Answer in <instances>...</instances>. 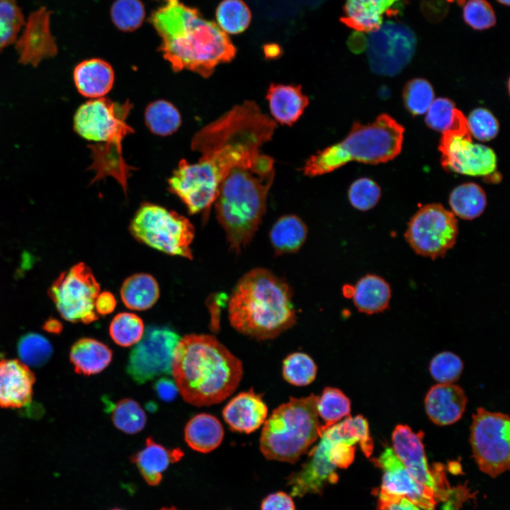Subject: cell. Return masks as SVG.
I'll use <instances>...</instances> for the list:
<instances>
[{"label":"cell","instance_id":"1","mask_svg":"<svg viewBox=\"0 0 510 510\" xmlns=\"http://www.w3.org/2000/svg\"><path fill=\"white\" fill-rule=\"evenodd\" d=\"M149 22L162 39L159 51L174 72L184 69L209 77L215 67L231 62L237 50L217 23L180 0H162Z\"/></svg>","mask_w":510,"mask_h":510},{"label":"cell","instance_id":"2","mask_svg":"<svg viewBox=\"0 0 510 510\" xmlns=\"http://www.w3.org/2000/svg\"><path fill=\"white\" fill-rule=\"evenodd\" d=\"M171 375L178 393L196 407L222 402L237 388L242 361L210 334L181 337L172 356Z\"/></svg>","mask_w":510,"mask_h":510},{"label":"cell","instance_id":"3","mask_svg":"<svg viewBox=\"0 0 510 510\" xmlns=\"http://www.w3.org/2000/svg\"><path fill=\"white\" fill-rule=\"evenodd\" d=\"M290 286L270 271L256 268L245 273L228 303L229 320L239 333L259 340L272 339L295 323Z\"/></svg>","mask_w":510,"mask_h":510},{"label":"cell","instance_id":"4","mask_svg":"<svg viewBox=\"0 0 510 510\" xmlns=\"http://www.w3.org/2000/svg\"><path fill=\"white\" fill-rule=\"evenodd\" d=\"M274 175L273 159L260 154L250 164L234 167L222 181L214 203L233 251L239 252L256 232Z\"/></svg>","mask_w":510,"mask_h":510},{"label":"cell","instance_id":"5","mask_svg":"<svg viewBox=\"0 0 510 510\" xmlns=\"http://www.w3.org/2000/svg\"><path fill=\"white\" fill-rule=\"evenodd\" d=\"M319 438L302 468L288 477V485L293 497L322 493L327 484L336 482V470L352 463L355 445L359 444L366 457L373 449L368 422L362 415L348 416L322 429Z\"/></svg>","mask_w":510,"mask_h":510},{"label":"cell","instance_id":"6","mask_svg":"<svg viewBox=\"0 0 510 510\" xmlns=\"http://www.w3.org/2000/svg\"><path fill=\"white\" fill-rule=\"evenodd\" d=\"M202 152L197 163L181 159L168 180L169 191L181 200L190 214L208 210L230 170L249 164L260 151L249 140L232 139Z\"/></svg>","mask_w":510,"mask_h":510},{"label":"cell","instance_id":"7","mask_svg":"<svg viewBox=\"0 0 510 510\" xmlns=\"http://www.w3.org/2000/svg\"><path fill=\"white\" fill-rule=\"evenodd\" d=\"M132 108L129 101L120 103L101 97L85 102L74 113V132L96 142L88 147L93 160L89 169L98 178H120L130 169L122 156V141L134 132L126 121Z\"/></svg>","mask_w":510,"mask_h":510},{"label":"cell","instance_id":"8","mask_svg":"<svg viewBox=\"0 0 510 510\" xmlns=\"http://www.w3.org/2000/svg\"><path fill=\"white\" fill-rule=\"evenodd\" d=\"M404 129L387 114L368 124L355 122L341 141L310 157L301 170L305 176L330 173L349 162L376 164L387 162L401 152Z\"/></svg>","mask_w":510,"mask_h":510},{"label":"cell","instance_id":"9","mask_svg":"<svg viewBox=\"0 0 510 510\" xmlns=\"http://www.w3.org/2000/svg\"><path fill=\"white\" fill-rule=\"evenodd\" d=\"M318 397H290L266 419L260 450L266 459L294 463L319 438Z\"/></svg>","mask_w":510,"mask_h":510},{"label":"cell","instance_id":"10","mask_svg":"<svg viewBox=\"0 0 510 510\" xmlns=\"http://www.w3.org/2000/svg\"><path fill=\"white\" fill-rule=\"evenodd\" d=\"M130 230L139 242L164 253L192 259L195 230L186 217L160 205L144 203L132 218Z\"/></svg>","mask_w":510,"mask_h":510},{"label":"cell","instance_id":"11","mask_svg":"<svg viewBox=\"0 0 510 510\" xmlns=\"http://www.w3.org/2000/svg\"><path fill=\"white\" fill-rule=\"evenodd\" d=\"M441 165L448 171L499 181L497 158L494 151L483 144L473 143L467 119L455 109L450 126L442 132L438 145Z\"/></svg>","mask_w":510,"mask_h":510},{"label":"cell","instance_id":"12","mask_svg":"<svg viewBox=\"0 0 510 510\" xmlns=\"http://www.w3.org/2000/svg\"><path fill=\"white\" fill-rule=\"evenodd\" d=\"M508 415L479 407L472 416L470 444L473 457L482 472L495 477L509 469Z\"/></svg>","mask_w":510,"mask_h":510},{"label":"cell","instance_id":"13","mask_svg":"<svg viewBox=\"0 0 510 510\" xmlns=\"http://www.w3.org/2000/svg\"><path fill=\"white\" fill-rule=\"evenodd\" d=\"M458 234L455 215L439 203L420 208L409 220L404 237L418 255L436 259L452 249Z\"/></svg>","mask_w":510,"mask_h":510},{"label":"cell","instance_id":"14","mask_svg":"<svg viewBox=\"0 0 510 510\" xmlns=\"http://www.w3.org/2000/svg\"><path fill=\"white\" fill-rule=\"evenodd\" d=\"M99 293L98 283L84 263L62 273L50 290V295L60 315L73 323L88 324L98 319L95 301Z\"/></svg>","mask_w":510,"mask_h":510},{"label":"cell","instance_id":"15","mask_svg":"<svg viewBox=\"0 0 510 510\" xmlns=\"http://www.w3.org/2000/svg\"><path fill=\"white\" fill-rule=\"evenodd\" d=\"M416 46V35L409 26L392 21L382 23L367 41L370 67L375 74L395 76L409 63Z\"/></svg>","mask_w":510,"mask_h":510},{"label":"cell","instance_id":"16","mask_svg":"<svg viewBox=\"0 0 510 510\" xmlns=\"http://www.w3.org/2000/svg\"><path fill=\"white\" fill-rule=\"evenodd\" d=\"M181 336L166 327H148L129 354L126 371L137 384L171 375V360Z\"/></svg>","mask_w":510,"mask_h":510},{"label":"cell","instance_id":"17","mask_svg":"<svg viewBox=\"0 0 510 510\" xmlns=\"http://www.w3.org/2000/svg\"><path fill=\"white\" fill-rule=\"evenodd\" d=\"M424 433H414L407 425L395 426L392 440L393 450L412 476L421 484L433 489L437 499H444L446 493L444 475L441 470H431L429 467L422 442Z\"/></svg>","mask_w":510,"mask_h":510},{"label":"cell","instance_id":"18","mask_svg":"<svg viewBox=\"0 0 510 510\" xmlns=\"http://www.w3.org/2000/svg\"><path fill=\"white\" fill-rule=\"evenodd\" d=\"M373 461L383 471L380 491L403 496L424 510H434L437 502L434 491L412 476L392 448H386Z\"/></svg>","mask_w":510,"mask_h":510},{"label":"cell","instance_id":"19","mask_svg":"<svg viewBox=\"0 0 510 510\" xmlns=\"http://www.w3.org/2000/svg\"><path fill=\"white\" fill-rule=\"evenodd\" d=\"M50 13L45 7L30 13L16 44L19 63L37 67L43 60L57 55V46L50 31Z\"/></svg>","mask_w":510,"mask_h":510},{"label":"cell","instance_id":"20","mask_svg":"<svg viewBox=\"0 0 510 510\" xmlns=\"http://www.w3.org/2000/svg\"><path fill=\"white\" fill-rule=\"evenodd\" d=\"M35 377L18 359L0 360V407L21 408L31 402Z\"/></svg>","mask_w":510,"mask_h":510},{"label":"cell","instance_id":"21","mask_svg":"<svg viewBox=\"0 0 510 510\" xmlns=\"http://www.w3.org/2000/svg\"><path fill=\"white\" fill-rule=\"evenodd\" d=\"M268 408L261 397L250 390L234 397L224 407L222 416L232 431L250 434L266 421Z\"/></svg>","mask_w":510,"mask_h":510},{"label":"cell","instance_id":"22","mask_svg":"<svg viewBox=\"0 0 510 510\" xmlns=\"http://www.w3.org/2000/svg\"><path fill=\"white\" fill-rule=\"evenodd\" d=\"M467 402V397L460 387L438 383L430 388L424 404L429 419L437 425L445 426L455 423L461 418Z\"/></svg>","mask_w":510,"mask_h":510},{"label":"cell","instance_id":"23","mask_svg":"<svg viewBox=\"0 0 510 510\" xmlns=\"http://www.w3.org/2000/svg\"><path fill=\"white\" fill-rule=\"evenodd\" d=\"M404 0H346L341 21L360 32L371 33L383 23L385 14L395 15Z\"/></svg>","mask_w":510,"mask_h":510},{"label":"cell","instance_id":"24","mask_svg":"<svg viewBox=\"0 0 510 510\" xmlns=\"http://www.w3.org/2000/svg\"><path fill=\"white\" fill-rule=\"evenodd\" d=\"M266 99L273 118L289 126L299 120L309 104V98L302 93L300 85L272 83L267 90Z\"/></svg>","mask_w":510,"mask_h":510},{"label":"cell","instance_id":"25","mask_svg":"<svg viewBox=\"0 0 510 510\" xmlns=\"http://www.w3.org/2000/svg\"><path fill=\"white\" fill-rule=\"evenodd\" d=\"M114 79L111 65L99 58L79 62L73 72L74 82L79 93L91 98L106 96L111 90Z\"/></svg>","mask_w":510,"mask_h":510},{"label":"cell","instance_id":"26","mask_svg":"<svg viewBox=\"0 0 510 510\" xmlns=\"http://www.w3.org/2000/svg\"><path fill=\"white\" fill-rule=\"evenodd\" d=\"M183 453L178 448L168 450L152 438L146 439L145 446L130 458L145 482L151 485H158L170 463L179 460Z\"/></svg>","mask_w":510,"mask_h":510},{"label":"cell","instance_id":"27","mask_svg":"<svg viewBox=\"0 0 510 510\" xmlns=\"http://www.w3.org/2000/svg\"><path fill=\"white\" fill-rule=\"evenodd\" d=\"M112 350L104 343L92 338H81L72 346L69 361L75 373L91 375L101 373L110 363Z\"/></svg>","mask_w":510,"mask_h":510},{"label":"cell","instance_id":"28","mask_svg":"<svg viewBox=\"0 0 510 510\" xmlns=\"http://www.w3.org/2000/svg\"><path fill=\"white\" fill-rule=\"evenodd\" d=\"M224 437V429L219 419L210 414L193 416L184 428V439L193 450L207 453L217 448Z\"/></svg>","mask_w":510,"mask_h":510},{"label":"cell","instance_id":"29","mask_svg":"<svg viewBox=\"0 0 510 510\" xmlns=\"http://www.w3.org/2000/svg\"><path fill=\"white\" fill-rule=\"evenodd\" d=\"M351 296L359 312L372 314L388 308L391 288L382 277L368 274L362 277L352 288Z\"/></svg>","mask_w":510,"mask_h":510},{"label":"cell","instance_id":"30","mask_svg":"<svg viewBox=\"0 0 510 510\" xmlns=\"http://www.w3.org/2000/svg\"><path fill=\"white\" fill-rule=\"evenodd\" d=\"M120 296L124 305L132 310H146L152 307L159 297V287L149 274L139 273L125 280Z\"/></svg>","mask_w":510,"mask_h":510},{"label":"cell","instance_id":"31","mask_svg":"<svg viewBox=\"0 0 510 510\" xmlns=\"http://www.w3.org/2000/svg\"><path fill=\"white\" fill-rule=\"evenodd\" d=\"M307 228L296 215L280 217L270 231V239L276 254L294 253L304 244Z\"/></svg>","mask_w":510,"mask_h":510},{"label":"cell","instance_id":"32","mask_svg":"<svg viewBox=\"0 0 510 510\" xmlns=\"http://www.w3.org/2000/svg\"><path fill=\"white\" fill-rule=\"evenodd\" d=\"M451 212L461 219L470 220L482 214L487 206L484 190L477 183H466L455 187L448 199Z\"/></svg>","mask_w":510,"mask_h":510},{"label":"cell","instance_id":"33","mask_svg":"<svg viewBox=\"0 0 510 510\" xmlns=\"http://www.w3.org/2000/svg\"><path fill=\"white\" fill-rule=\"evenodd\" d=\"M144 120L149 130L159 136L173 134L181 124L179 111L166 100H157L149 103L145 109Z\"/></svg>","mask_w":510,"mask_h":510},{"label":"cell","instance_id":"34","mask_svg":"<svg viewBox=\"0 0 510 510\" xmlns=\"http://www.w3.org/2000/svg\"><path fill=\"white\" fill-rule=\"evenodd\" d=\"M318 415L324 420L323 429L339 422L350 416L351 402L339 389L327 387L324 389L317 400Z\"/></svg>","mask_w":510,"mask_h":510},{"label":"cell","instance_id":"35","mask_svg":"<svg viewBox=\"0 0 510 510\" xmlns=\"http://www.w3.org/2000/svg\"><path fill=\"white\" fill-rule=\"evenodd\" d=\"M251 18V11L242 0H223L216 9L217 26L225 33L243 32L249 26Z\"/></svg>","mask_w":510,"mask_h":510},{"label":"cell","instance_id":"36","mask_svg":"<svg viewBox=\"0 0 510 510\" xmlns=\"http://www.w3.org/2000/svg\"><path fill=\"white\" fill-rule=\"evenodd\" d=\"M110 417L113 425L128 434L140 432L147 422L144 409L137 402L130 398L122 399L113 404Z\"/></svg>","mask_w":510,"mask_h":510},{"label":"cell","instance_id":"37","mask_svg":"<svg viewBox=\"0 0 510 510\" xmlns=\"http://www.w3.org/2000/svg\"><path fill=\"white\" fill-rule=\"evenodd\" d=\"M144 326L142 319L130 312H120L112 319L109 334L118 345L129 347L136 344L142 337Z\"/></svg>","mask_w":510,"mask_h":510},{"label":"cell","instance_id":"38","mask_svg":"<svg viewBox=\"0 0 510 510\" xmlns=\"http://www.w3.org/2000/svg\"><path fill=\"white\" fill-rule=\"evenodd\" d=\"M317 367L312 358L306 353L295 352L288 356L283 363V376L290 384L295 386L308 385L314 381Z\"/></svg>","mask_w":510,"mask_h":510},{"label":"cell","instance_id":"39","mask_svg":"<svg viewBox=\"0 0 510 510\" xmlns=\"http://www.w3.org/2000/svg\"><path fill=\"white\" fill-rule=\"evenodd\" d=\"M17 350L21 361L32 367H40L45 364L53 351L50 341L37 333L23 336L18 342Z\"/></svg>","mask_w":510,"mask_h":510},{"label":"cell","instance_id":"40","mask_svg":"<svg viewBox=\"0 0 510 510\" xmlns=\"http://www.w3.org/2000/svg\"><path fill=\"white\" fill-rule=\"evenodd\" d=\"M110 17L119 30L133 31L139 28L144 21V4L140 0H115L110 8Z\"/></svg>","mask_w":510,"mask_h":510},{"label":"cell","instance_id":"41","mask_svg":"<svg viewBox=\"0 0 510 510\" xmlns=\"http://www.w3.org/2000/svg\"><path fill=\"white\" fill-rule=\"evenodd\" d=\"M23 24L16 0H0V51L16 41Z\"/></svg>","mask_w":510,"mask_h":510},{"label":"cell","instance_id":"42","mask_svg":"<svg viewBox=\"0 0 510 510\" xmlns=\"http://www.w3.org/2000/svg\"><path fill=\"white\" fill-rule=\"evenodd\" d=\"M402 98L407 109L414 115L426 112L434 100L431 84L424 79H414L405 85Z\"/></svg>","mask_w":510,"mask_h":510},{"label":"cell","instance_id":"43","mask_svg":"<svg viewBox=\"0 0 510 510\" xmlns=\"http://www.w3.org/2000/svg\"><path fill=\"white\" fill-rule=\"evenodd\" d=\"M380 196V186L372 179L366 177L353 181L348 191L351 205L361 211L369 210L375 207Z\"/></svg>","mask_w":510,"mask_h":510},{"label":"cell","instance_id":"44","mask_svg":"<svg viewBox=\"0 0 510 510\" xmlns=\"http://www.w3.org/2000/svg\"><path fill=\"white\" fill-rule=\"evenodd\" d=\"M463 370L461 359L453 353L444 351L431 361L429 370L435 380L442 384H452L460 376Z\"/></svg>","mask_w":510,"mask_h":510},{"label":"cell","instance_id":"45","mask_svg":"<svg viewBox=\"0 0 510 510\" xmlns=\"http://www.w3.org/2000/svg\"><path fill=\"white\" fill-rule=\"evenodd\" d=\"M463 18L476 30L492 28L497 22L494 10L487 0H467L463 6Z\"/></svg>","mask_w":510,"mask_h":510},{"label":"cell","instance_id":"46","mask_svg":"<svg viewBox=\"0 0 510 510\" xmlns=\"http://www.w3.org/2000/svg\"><path fill=\"white\" fill-rule=\"evenodd\" d=\"M467 123L471 135L480 141H489L499 132L497 120L489 110L483 108L472 110Z\"/></svg>","mask_w":510,"mask_h":510},{"label":"cell","instance_id":"47","mask_svg":"<svg viewBox=\"0 0 510 510\" xmlns=\"http://www.w3.org/2000/svg\"><path fill=\"white\" fill-rule=\"evenodd\" d=\"M455 109L454 103L450 99L438 98L426 110L425 122L432 130L443 132L450 126Z\"/></svg>","mask_w":510,"mask_h":510},{"label":"cell","instance_id":"48","mask_svg":"<svg viewBox=\"0 0 510 510\" xmlns=\"http://www.w3.org/2000/svg\"><path fill=\"white\" fill-rule=\"evenodd\" d=\"M378 510H420L418 506L403 496L379 492Z\"/></svg>","mask_w":510,"mask_h":510},{"label":"cell","instance_id":"49","mask_svg":"<svg viewBox=\"0 0 510 510\" xmlns=\"http://www.w3.org/2000/svg\"><path fill=\"white\" fill-rule=\"evenodd\" d=\"M261 510H295L291 497L283 492L268 494L261 502Z\"/></svg>","mask_w":510,"mask_h":510},{"label":"cell","instance_id":"50","mask_svg":"<svg viewBox=\"0 0 510 510\" xmlns=\"http://www.w3.org/2000/svg\"><path fill=\"white\" fill-rule=\"evenodd\" d=\"M158 397L164 402H170L174 400L178 393L174 380L162 377L154 384L153 387Z\"/></svg>","mask_w":510,"mask_h":510},{"label":"cell","instance_id":"51","mask_svg":"<svg viewBox=\"0 0 510 510\" xmlns=\"http://www.w3.org/2000/svg\"><path fill=\"white\" fill-rule=\"evenodd\" d=\"M116 300L114 295L108 291L99 293L95 301V310L97 314L106 315L111 313L115 308Z\"/></svg>","mask_w":510,"mask_h":510},{"label":"cell","instance_id":"52","mask_svg":"<svg viewBox=\"0 0 510 510\" xmlns=\"http://www.w3.org/2000/svg\"><path fill=\"white\" fill-rule=\"evenodd\" d=\"M45 329L50 332L57 333L61 331L62 325L57 320L50 319L45 324Z\"/></svg>","mask_w":510,"mask_h":510},{"label":"cell","instance_id":"53","mask_svg":"<svg viewBox=\"0 0 510 510\" xmlns=\"http://www.w3.org/2000/svg\"><path fill=\"white\" fill-rule=\"evenodd\" d=\"M497 1L502 5H505V6L509 5V0H497Z\"/></svg>","mask_w":510,"mask_h":510},{"label":"cell","instance_id":"54","mask_svg":"<svg viewBox=\"0 0 510 510\" xmlns=\"http://www.w3.org/2000/svg\"><path fill=\"white\" fill-rule=\"evenodd\" d=\"M159 510H178V509L175 507H163Z\"/></svg>","mask_w":510,"mask_h":510},{"label":"cell","instance_id":"55","mask_svg":"<svg viewBox=\"0 0 510 510\" xmlns=\"http://www.w3.org/2000/svg\"><path fill=\"white\" fill-rule=\"evenodd\" d=\"M111 510H123V509H111Z\"/></svg>","mask_w":510,"mask_h":510}]
</instances>
